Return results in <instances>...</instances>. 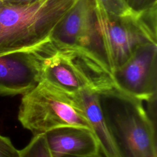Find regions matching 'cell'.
Segmentation results:
<instances>
[{"label": "cell", "instance_id": "cell-1", "mask_svg": "<svg viewBox=\"0 0 157 157\" xmlns=\"http://www.w3.org/2000/svg\"><path fill=\"white\" fill-rule=\"evenodd\" d=\"M77 0H0V55L29 50L48 40Z\"/></svg>", "mask_w": 157, "mask_h": 157}, {"label": "cell", "instance_id": "cell-2", "mask_svg": "<svg viewBox=\"0 0 157 157\" xmlns=\"http://www.w3.org/2000/svg\"><path fill=\"white\" fill-rule=\"evenodd\" d=\"M98 97L118 157H157L155 125L143 102L117 88Z\"/></svg>", "mask_w": 157, "mask_h": 157}, {"label": "cell", "instance_id": "cell-3", "mask_svg": "<svg viewBox=\"0 0 157 157\" xmlns=\"http://www.w3.org/2000/svg\"><path fill=\"white\" fill-rule=\"evenodd\" d=\"M41 77L69 93L88 89L97 93L115 88L111 72L79 50L58 48L50 39L39 46Z\"/></svg>", "mask_w": 157, "mask_h": 157}, {"label": "cell", "instance_id": "cell-4", "mask_svg": "<svg viewBox=\"0 0 157 157\" xmlns=\"http://www.w3.org/2000/svg\"><path fill=\"white\" fill-rule=\"evenodd\" d=\"M18 119L33 136L70 126L93 131L75 93H67L44 80L23 95Z\"/></svg>", "mask_w": 157, "mask_h": 157}, {"label": "cell", "instance_id": "cell-5", "mask_svg": "<svg viewBox=\"0 0 157 157\" xmlns=\"http://www.w3.org/2000/svg\"><path fill=\"white\" fill-rule=\"evenodd\" d=\"M98 28L111 72L123 64L140 46L156 44V9L122 16L107 12L95 0Z\"/></svg>", "mask_w": 157, "mask_h": 157}, {"label": "cell", "instance_id": "cell-6", "mask_svg": "<svg viewBox=\"0 0 157 157\" xmlns=\"http://www.w3.org/2000/svg\"><path fill=\"white\" fill-rule=\"evenodd\" d=\"M50 40L56 48L86 53L111 72L98 28L95 0H77L53 29Z\"/></svg>", "mask_w": 157, "mask_h": 157}, {"label": "cell", "instance_id": "cell-7", "mask_svg": "<svg viewBox=\"0 0 157 157\" xmlns=\"http://www.w3.org/2000/svg\"><path fill=\"white\" fill-rule=\"evenodd\" d=\"M157 44L138 47L131 56L112 73L119 91L141 101L156 98Z\"/></svg>", "mask_w": 157, "mask_h": 157}, {"label": "cell", "instance_id": "cell-8", "mask_svg": "<svg viewBox=\"0 0 157 157\" xmlns=\"http://www.w3.org/2000/svg\"><path fill=\"white\" fill-rule=\"evenodd\" d=\"M39 45L0 55V96L23 95L42 80Z\"/></svg>", "mask_w": 157, "mask_h": 157}, {"label": "cell", "instance_id": "cell-9", "mask_svg": "<svg viewBox=\"0 0 157 157\" xmlns=\"http://www.w3.org/2000/svg\"><path fill=\"white\" fill-rule=\"evenodd\" d=\"M48 146L56 156L86 157L100 151L94 132L78 127H63L45 134Z\"/></svg>", "mask_w": 157, "mask_h": 157}, {"label": "cell", "instance_id": "cell-10", "mask_svg": "<svg viewBox=\"0 0 157 157\" xmlns=\"http://www.w3.org/2000/svg\"><path fill=\"white\" fill-rule=\"evenodd\" d=\"M75 93L91 124L100 152L104 157H118L100 108L98 93L88 89H82Z\"/></svg>", "mask_w": 157, "mask_h": 157}, {"label": "cell", "instance_id": "cell-11", "mask_svg": "<svg viewBox=\"0 0 157 157\" xmlns=\"http://www.w3.org/2000/svg\"><path fill=\"white\" fill-rule=\"evenodd\" d=\"M19 157H56L50 150L45 134L34 136L29 144L19 150Z\"/></svg>", "mask_w": 157, "mask_h": 157}, {"label": "cell", "instance_id": "cell-12", "mask_svg": "<svg viewBox=\"0 0 157 157\" xmlns=\"http://www.w3.org/2000/svg\"><path fill=\"white\" fill-rule=\"evenodd\" d=\"M104 10L110 14L122 16L132 12L125 0H98Z\"/></svg>", "mask_w": 157, "mask_h": 157}, {"label": "cell", "instance_id": "cell-13", "mask_svg": "<svg viewBox=\"0 0 157 157\" xmlns=\"http://www.w3.org/2000/svg\"><path fill=\"white\" fill-rule=\"evenodd\" d=\"M0 157H19V150L13 146L10 139L1 134Z\"/></svg>", "mask_w": 157, "mask_h": 157}, {"label": "cell", "instance_id": "cell-14", "mask_svg": "<svg viewBox=\"0 0 157 157\" xmlns=\"http://www.w3.org/2000/svg\"><path fill=\"white\" fill-rule=\"evenodd\" d=\"M131 11L139 12L157 5V0H125Z\"/></svg>", "mask_w": 157, "mask_h": 157}, {"label": "cell", "instance_id": "cell-15", "mask_svg": "<svg viewBox=\"0 0 157 157\" xmlns=\"http://www.w3.org/2000/svg\"><path fill=\"white\" fill-rule=\"evenodd\" d=\"M12 4H27L30 3L36 0H4Z\"/></svg>", "mask_w": 157, "mask_h": 157}, {"label": "cell", "instance_id": "cell-16", "mask_svg": "<svg viewBox=\"0 0 157 157\" xmlns=\"http://www.w3.org/2000/svg\"><path fill=\"white\" fill-rule=\"evenodd\" d=\"M60 157H75V156H61ZM86 157H104V156L102 155V154L99 151L98 153L94 155H91V156H86Z\"/></svg>", "mask_w": 157, "mask_h": 157}]
</instances>
